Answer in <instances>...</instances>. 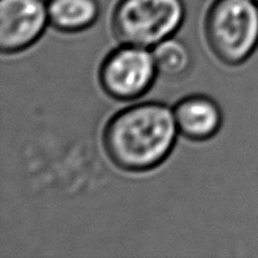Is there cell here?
<instances>
[{
	"label": "cell",
	"instance_id": "7",
	"mask_svg": "<svg viewBox=\"0 0 258 258\" xmlns=\"http://www.w3.org/2000/svg\"><path fill=\"white\" fill-rule=\"evenodd\" d=\"M49 24L64 33H77L97 20V0H49L47 4Z\"/></svg>",
	"mask_w": 258,
	"mask_h": 258
},
{
	"label": "cell",
	"instance_id": "2",
	"mask_svg": "<svg viewBox=\"0 0 258 258\" xmlns=\"http://www.w3.org/2000/svg\"><path fill=\"white\" fill-rule=\"evenodd\" d=\"M206 38L222 63H244L258 47V5L252 0H216L206 18Z\"/></svg>",
	"mask_w": 258,
	"mask_h": 258
},
{
	"label": "cell",
	"instance_id": "5",
	"mask_svg": "<svg viewBox=\"0 0 258 258\" xmlns=\"http://www.w3.org/2000/svg\"><path fill=\"white\" fill-rule=\"evenodd\" d=\"M49 23L43 0H0V49L14 54L34 44Z\"/></svg>",
	"mask_w": 258,
	"mask_h": 258
},
{
	"label": "cell",
	"instance_id": "9",
	"mask_svg": "<svg viewBox=\"0 0 258 258\" xmlns=\"http://www.w3.org/2000/svg\"><path fill=\"white\" fill-rule=\"evenodd\" d=\"M252 2H253L254 4H257V5H258V0H252Z\"/></svg>",
	"mask_w": 258,
	"mask_h": 258
},
{
	"label": "cell",
	"instance_id": "8",
	"mask_svg": "<svg viewBox=\"0 0 258 258\" xmlns=\"http://www.w3.org/2000/svg\"><path fill=\"white\" fill-rule=\"evenodd\" d=\"M153 55L158 73L166 78L183 77L191 66L189 48L181 40L173 37L156 44Z\"/></svg>",
	"mask_w": 258,
	"mask_h": 258
},
{
	"label": "cell",
	"instance_id": "6",
	"mask_svg": "<svg viewBox=\"0 0 258 258\" xmlns=\"http://www.w3.org/2000/svg\"><path fill=\"white\" fill-rule=\"evenodd\" d=\"M178 130L184 138L204 141L213 138L222 125V111L207 96H189L174 107Z\"/></svg>",
	"mask_w": 258,
	"mask_h": 258
},
{
	"label": "cell",
	"instance_id": "4",
	"mask_svg": "<svg viewBox=\"0 0 258 258\" xmlns=\"http://www.w3.org/2000/svg\"><path fill=\"white\" fill-rule=\"evenodd\" d=\"M156 75L153 52L144 47L123 44L105 58L100 68V82L108 96L128 101L145 95Z\"/></svg>",
	"mask_w": 258,
	"mask_h": 258
},
{
	"label": "cell",
	"instance_id": "3",
	"mask_svg": "<svg viewBox=\"0 0 258 258\" xmlns=\"http://www.w3.org/2000/svg\"><path fill=\"white\" fill-rule=\"evenodd\" d=\"M184 18L183 0H120L112 14V32L122 44L154 48L173 37Z\"/></svg>",
	"mask_w": 258,
	"mask_h": 258
},
{
	"label": "cell",
	"instance_id": "1",
	"mask_svg": "<svg viewBox=\"0 0 258 258\" xmlns=\"http://www.w3.org/2000/svg\"><path fill=\"white\" fill-rule=\"evenodd\" d=\"M178 133L174 110L160 102L139 103L108 121L103 131V146L120 169L146 171L168 158Z\"/></svg>",
	"mask_w": 258,
	"mask_h": 258
}]
</instances>
